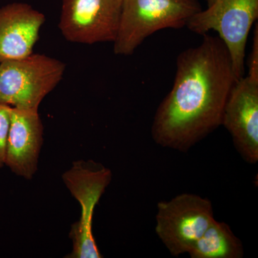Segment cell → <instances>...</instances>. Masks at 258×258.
<instances>
[{
	"label": "cell",
	"instance_id": "cell-1",
	"mask_svg": "<svg viewBox=\"0 0 258 258\" xmlns=\"http://www.w3.org/2000/svg\"><path fill=\"white\" fill-rule=\"evenodd\" d=\"M176 60L174 84L154 115L152 134L162 147L186 152L222 125L229 95L238 81L218 36L205 34Z\"/></svg>",
	"mask_w": 258,
	"mask_h": 258
},
{
	"label": "cell",
	"instance_id": "cell-2",
	"mask_svg": "<svg viewBox=\"0 0 258 258\" xmlns=\"http://www.w3.org/2000/svg\"><path fill=\"white\" fill-rule=\"evenodd\" d=\"M201 10L198 0H122L114 53L132 55L154 32L183 28Z\"/></svg>",
	"mask_w": 258,
	"mask_h": 258
},
{
	"label": "cell",
	"instance_id": "cell-3",
	"mask_svg": "<svg viewBox=\"0 0 258 258\" xmlns=\"http://www.w3.org/2000/svg\"><path fill=\"white\" fill-rule=\"evenodd\" d=\"M66 67L62 61L38 53L0 62V103L38 110L63 78Z\"/></svg>",
	"mask_w": 258,
	"mask_h": 258
},
{
	"label": "cell",
	"instance_id": "cell-4",
	"mask_svg": "<svg viewBox=\"0 0 258 258\" xmlns=\"http://www.w3.org/2000/svg\"><path fill=\"white\" fill-rule=\"evenodd\" d=\"M258 18V0H215L193 15L186 23L200 35L217 32L230 54L237 79L244 76L247 37Z\"/></svg>",
	"mask_w": 258,
	"mask_h": 258
},
{
	"label": "cell",
	"instance_id": "cell-5",
	"mask_svg": "<svg viewBox=\"0 0 258 258\" xmlns=\"http://www.w3.org/2000/svg\"><path fill=\"white\" fill-rule=\"evenodd\" d=\"M110 169L95 163L78 161L64 173L62 180L81 208L79 220L70 231L73 250L70 258H101L93 233L95 208L111 182Z\"/></svg>",
	"mask_w": 258,
	"mask_h": 258
},
{
	"label": "cell",
	"instance_id": "cell-6",
	"mask_svg": "<svg viewBox=\"0 0 258 258\" xmlns=\"http://www.w3.org/2000/svg\"><path fill=\"white\" fill-rule=\"evenodd\" d=\"M215 220L212 203L194 194L157 204L156 233L173 256L187 253Z\"/></svg>",
	"mask_w": 258,
	"mask_h": 258
},
{
	"label": "cell",
	"instance_id": "cell-7",
	"mask_svg": "<svg viewBox=\"0 0 258 258\" xmlns=\"http://www.w3.org/2000/svg\"><path fill=\"white\" fill-rule=\"evenodd\" d=\"M121 5L122 0H62L58 28L64 38L74 43L113 42Z\"/></svg>",
	"mask_w": 258,
	"mask_h": 258
},
{
	"label": "cell",
	"instance_id": "cell-8",
	"mask_svg": "<svg viewBox=\"0 0 258 258\" xmlns=\"http://www.w3.org/2000/svg\"><path fill=\"white\" fill-rule=\"evenodd\" d=\"M222 125L228 131L236 149L249 163L258 161V81L243 76L227 98Z\"/></svg>",
	"mask_w": 258,
	"mask_h": 258
},
{
	"label": "cell",
	"instance_id": "cell-9",
	"mask_svg": "<svg viewBox=\"0 0 258 258\" xmlns=\"http://www.w3.org/2000/svg\"><path fill=\"white\" fill-rule=\"evenodd\" d=\"M43 142V125L38 110L11 108L5 166L14 174L32 179L37 170Z\"/></svg>",
	"mask_w": 258,
	"mask_h": 258
},
{
	"label": "cell",
	"instance_id": "cell-10",
	"mask_svg": "<svg viewBox=\"0 0 258 258\" xmlns=\"http://www.w3.org/2000/svg\"><path fill=\"white\" fill-rule=\"evenodd\" d=\"M45 22L43 13L26 3H11L0 8V62L33 53Z\"/></svg>",
	"mask_w": 258,
	"mask_h": 258
},
{
	"label": "cell",
	"instance_id": "cell-11",
	"mask_svg": "<svg viewBox=\"0 0 258 258\" xmlns=\"http://www.w3.org/2000/svg\"><path fill=\"white\" fill-rule=\"evenodd\" d=\"M187 253L191 258H240L244 249L230 226L215 219Z\"/></svg>",
	"mask_w": 258,
	"mask_h": 258
},
{
	"label": "cell",
	"instance_id": "cell-12",
	"mask_svg": "<svg viewBox=\"0 0 258 258\" xmlns=\"http://www.w3.org/2000/svg\"><path fill=\"white\" fill-rule=\"evenodd\" d=\"M11 108L0 103V169L5 165L7 140L10 128Z\"/></svg>",
	"mask_w": 258,
	"mask_h": 258
},
{
	"label": "cell",
	"instance_id": "cell-13",
	"mask_svg": "<svg viewBox=\"0 0 258 258\" xmlns=\"http://www.w3.org/2000/svg\"><path fill=\"white\" fill-rule=\"evenodd\" d=\"M248 74L247 76L254 81H258V25L256 23L254 30L253 40L251 54L249 57Z\"/></svg>",
	"mask_w": 258,
	"mask_h": 258
},
{
	"label": "cell",
	"instance_id": "cell-14",
	"mask_svg": "<svg viewBox=\"0 0 258 258\" xmlns=\"http://www.w3.org/2000/svg\"><path fill=\"white\" fill-rule=\"evenodd\" d=\"M214 1H215V0H207L208 5H211Z\"/></svg>",
	"mask_w": 258,
	"mask_h": 258
}]
</instances>
